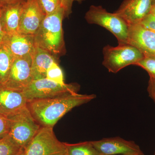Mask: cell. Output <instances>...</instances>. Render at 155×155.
<instances>
[{"label": "cell", "mask_w": 155, "mask_h": 155, "mask_svg": "<svg viewBox=\"0 0 155 155\" xmlns=\"http://www.w3.org/2000/svg\"><path fill=\"white\" fill-rule=\"evenodd\" d=\"M96 97V95L94 94L70 93L52 98L28 102L27 106L41 127L53 128L61 118L73 108L89 102Z\"/></svg>", "instance_id": "cell-1"}, {"label": "cell", "mask_w": 155, "mask_h": 155, "mask_svg": "<svg viewBox=\"0 0 155 155\" xmlns=\"http://www.w3.org/2000/svg\"><path fill=\"white\" fill-rule=\"evenodd\" d=\"M64 18L65 12L61 6L52 14L46 16L34 35L36 45L56 58L66 52L63 28Z\"/></svg>", "instance_id": "cell-2"}, {"label": "cell", "mask_w": 155, "mask_h": 155, "mask_svg": "<svg viewBox=\"0 0 155 155\" xmlns=\"http://www.w3.org/2000/svg\"><path fill=\"white\" fill-rule=\"evenodd\" d=\"M84 17L89 24L100 25L110 31L119 45L127 44L129 25L115 12L110 13L101 6L91 5Z\"/></svg>", "instance_id": "cell-3"}, {"label": "cell", "mask_w": 155, "mask_h": 155, "mask_svg": "<svg viewBox=\"0 0 155 155\" xmlns=\"http://www.w3.org/2000/svg\"><path fill=\"white\" fill-rule=\"evenodd\" d=\"M8 117L11 121L8 135L24 150L41 126L34 118L27 106Z\"/></svg>", "instance_id": "cell-4"}, {"label": "cell", "mask_w": 155, "mask_h": 155, "mask_svg": "<svg viewBox=\"0 0 155 155\" xmlns=\"http://www.w3.org/2000/svg\"><path fill=\"white\" fill-rule=\"evenodd\" d=\"M103 65L109 72L116 73L130 65H135L144 58L136 48L129 44L113 47L105 46L103 49Z\"/></svg>", "instance_id": "cell-5"}, {"label": "cell", "mask_w": 155, "mask_h": 155, "mask_svg": "<svg viewBox=\"0 0 155 155\" xmlns=\"http://www.w3.org/2000/svg\"><path fill=\"white\" fill-rule=\"evenodd\" d=\"M80 86L77 83L61 84L47 78L33 80L23 91L28 102L39 99L52 98L70 93H78Z\"/></svg>", "instance_id": "cell-6"}, {"label": "cell", "mask_w": 155, "mask_h": 155, "mask_svg": "<svg viewBox=\"0 0 155 155\" xmlns=\"http://www.w3.org/2000/svg\"><path fill=\"white\" fill-rule=\"evenodd\" d=\"M24 155H67L65 143L59 141L53 127H41L24 151Z\"/></svg>", "instance_id": "cell-7"}, {"label": "cell", "mask_w": 155, "mask_h": 155, "mask_svg": "<svg viewBox=\"0 0 155 155\" xmlns=\"http://www.w3.org/2000/svg\"><path fill=\"white\" fill-rule=\"evenodd\" d=\"M31 56L16 58L5 83L2 85L22 91L33 80L31 73Z\"/></svg>", "instance_id": "cell-8"}, {"label": "cell", "mask_w": 155, "mask_h": 155, "mask_svg": "<svg viewBox=\"0 0 155 155\" xmlns=\"http://www.w3.org/2000/svg\"><path fill=\"white\" fill-rule=\"evenodd\" d=\"M45 17L38 0H26L22 8L19 33L35 35Z\"/></svg>", "instance_id": "cell-9"}, {"label": "cell", "mask_w": 155, "mask_h": 155, "mask_svg": "<svg viewBox=\"0 0 155 155\" xmlns=\"http://www.w3.org/2000/svg\"><path fill=\"white\" fill-rule=\"evenodd\" d=\"M92 144L104 155H145L134 142L116 137L91 141Z\"/></svg>", "instance_id": "cell-10"}, {"label": "cell", "mask_w": 155, "mask_h": 155, "mask_svg": "<svg viewBox=\"0 0 155 155\" xmlns=\"http://www.w3.org/2000/svg\"><path fill=\"white\" fill-rule=\"evenodd\" d=\"M127 44L136 48L145 57L155 58V32L140 23L129 25Z\"/></svg>", "instance_id": "cell-11"}, {"label": "cell", "mask_w": 155, "mask_h": 155, "mask_svg": "<svg viewBox=\"0 0 155 155\" xmlns=\"http://www.w3.org/2000/svg\"><path fill=\"white\" fill-rule=\"evenodd\" d=\"M155 0H124L115 12L128 25L137 24L151 14Z\"/></svg>", "instance_id": "cell-12"}, {"label": "cell", "mask_w": 155, "mask_h": 155, "mask_svg": "<svg viewBox=\"0 0 155 155\" xmlns=\"http://www.w3.org/2000/svg\"><path fill=\"white\" fill-rule=\"evenodd\" d=\"M27 101L23 91L0 84V111L8 117L26 107Z\"/></svg>", "instance_id": "cell-13"}, {"label": "cell", "mask_w": 155, "mask_h": 155, "mask_svg": "<svg viewBox=\"0 0 155 155\" xmlns=\"http://www.w3.org/2000/svg\"><path fill=\"white\" fill-rule=\"evenodd\" d=\"M4 44L15 58L31 56L36 47L34 35L19 33L7 35Z\"/></svg>", "instance_id": "cell-14"}, {"label": "cell", "mask_w": 155, "mask_h": 155, "mask_svg": "<svg viewBox=\"0 0 155 155\" xmlns=\"http://www.w3.org/2000/svg\"><path fill=\"white\" fill-rule=\"evenodd\" d=\"M24 2L10 5L0 9L1 22L6 34L19 33L20 19Z\"/></svg>", "instance_id": "cell-15"}, {"label": "cell", "mask_w": 155, "mask_h": 155, "mask_svg": "<svg viewBox=\"0 0 155 155\" xmlns=\"http://www.w3.org/2000/svg\"><path fill=\"white\" fill-rule=\"evenodd\" d=\"M54 56L41 48L36 45L31 55V73L33 80L45 78L48 68L54 61Z\"/></svg>", "instance_id": "cell-16"}, {"label": "cell", "mask_w": 155, "mask_h": 155, "mask_svg": "<svg viewBox=\"0 0 155 155\" xmlns=\"http://www.w3.org/2000/svg\"><path fill=\"white\" fill-rule=\"evenodd\" d=\"M15 59L5 45H0V84L5 83Z\"/></svg>", "instance_id": "cell-17"}, {"label": "cell", "mask_w": 155, "mask_h": 155, "mask_svg": "<svg viewBox=\"0 0 155 155\" xmlns=\"http://www.w3.org/2000/svg\"><path fill=\"white\" fill-rule=\"evenodd\" d=\"M67 155H104L95 148L91 141L76 143H65Z\"/></svg>", "instance_id": "cell-18"}, {"label": "cell", "mask_w": 155, "mask_h": 155, "mask_svg": "<svg viewBox=\"0 0 155 155\" xmlns=\"http://www.w3.org/2000/svg\"><path fill=\"white\" fill-rule=\"evenodd\" d=\"M22 150L8 134L0 139V155H16Z\"/></svg>", "instance_id": "cell-19"}, {"label": "cell", "mask_w": 155, "mask_h": 155, "mask_svg": "<svg viewBox=\"0 0 155 155\" xmlns=\"http://www.w3.org/2000/svg\"><path fill=\"white\" fill-rule=\"evenodd\" d=\"M46 78L61 84H65L63 70L58 65V61H54L48 68Z\"/></svg>", "instance_id": "cell-20"}, {"label": "cell", "mask_w": 155, "mask_h": 155, "mask_svg": "<svg viewBox=\"0 0 155 155\" xmlns=\"http://www.w3.org/2000/svg\"><path fill=\"white\" fill-rule=\"evenodd\" d=\"M135 66L143 68L148 73L150 76L155 77V58L145 57L136 64Z\"/></svg>", "instance_id": "cell-21"}, {"label": "cell", "mask_w": 155, "mask_h": 155, "mask_svg": "<svg viewBox=\"0 0 155 155\" xmlns=\"http://www.w3.org/2000/svg\"><path fill=\"white\" fill-rule=\"evenodd\" d=\"M46 16L54 12L61 6V0H38Z\"/></svg>", "instance_id": "cell-22"}, {"label": "cell", "mask_w": 155, "mask_h": 155, "mask_svg": "<svg viewBox=\"0 0 155 155\" xmlns=\"http://www.w3.org/2000/svg\"><path fill=\"white\" fill-rule=\"evenodd\" d=\"M10 126L11 121L9 117L0 111V139L8 134Z\"/></svg>", "instance_id": "cell-23"}, {"label": "cell", "mask_w": 155, "mask_h": 155, "mask_svg": "<svg viewBox=\"0 0 155 155\" xmlns=\"http://www.w3.org/2000/svg\"><path fill=\"white\" fill-rule=\"evenodd\" d=\"M85 0H61V6L64 8L65 12V18L69 17L72 13L73 3L77 2L81 3Z\"/></svg>", "instance_id": "cell-24"}, {"label": "cell", "mask_w": 155, "mask_h": 155, "mask_svg": "<svg viewBox=\"0 0 155 155\" xmlns=\"http://www.w3.org/2000/svg\"><path fill=\"white\" fill-rule=\"evenodd\" d=\"M139 23L155 32V17L152 14L148 15Z\"/></svg>", "instance_id": "cell-25"}, {"label": "cell", "mask_w": 155, "mask_h": 155, "mask_svg": "<svg viewBox=\"0 0 155 155\" xmlns=\"http://www.w3.org/2000/svg\"><path fill=\"white\" fill-rule=\"evenodd\" d=\"M147 91L149 96L154 101H155V77L150 76Z\"/></svg>", "instance_id": "cell-26"}, {"label": "cell", "mask_w": 155, "mask_h": 155, "mask_svg": "<svg viewBox=\"0 0 155 155\" xmlns=\"http://www.w3.org/2000/svg\"><path fill=\"white\" fill-rule=\"evenodd\" d=\"M26 0H0V8L10 5L24 2Z\"/></svg>", "instance_id": "cell-27"}, {"label": "cell", "mask_w": 155, "mask_h": 155, "mask_svg": "<svg viewBox=\"0 0 155 155\" xmlns=\"http://www.w3.org/2000/svg\"><path fill=\"white\" fill-rule=\"evenodd\" d=\"M1 9V8H0ZM7 34L3 29L2 22H1V15H0V45H2L5 43V39Z\"/></svg>", "instance_id": "cell-28"}, {"label": "cell", "mask_w": 155, "mask_h": 155, "mask_svg": "<svg viewBox=\"0 0 155 155\" xmlns=\"http://www.w3.org/2000/svg\"><path fill=\"white\" fill-rule=\"evenodd\" d=\"M151 14H152L153 16H154L155 17V4L153 7L152 10L151 12Z\"/></svg>", "instance_id": "cell-29"}, {"label": "cell", "mask_w": 155, "mask_h": 155, "mask_svg": "<svg viewBox=\"0 0 155 155\" xmlns=\"http://www.w3.org/2000/svg\"><path fill=\"white\" fill-rule=\"evenodd\" d=\"M24 150H22L21 151V152H20L19 153L17 154L16 155H24Z\"/></svg>", "instance_id": "cell-30"}, {"label": "cell", "mask_w": 155, "mask_h": 155, "mask_svg": "<svg viewBox=\"0 0 155 155\" xmlns=\"http://www.w3.org/2000/svg\"><path fill=\"white\" fill-rule=\"evenodd\" d=\"M153 155H155V150L154 151V153Z\"/></svg>", "instance_id": "cell-31"}, {"label": "cell", "mask_w": 155, "mask_h": 155, "mask_svg": "<svg viewBox=\"0 0 155 155\" xmlns=\"http://www.w3.org/2000/svg\"></svg>", "instance_id": "cell-32"}, {"label": "cell", "mask_w": 155, "mask_h": 155, "mask_svg": "<svg viewBox=\"0 0 155 155\" xmlns=\"http://www.w3.org/2000/svg\"><path fill=\"white\" fill-rule=\"evenodd\" d=\"M154 102H155V101H154Z\"/></svg>", "instance_id": "cell-33"}, {"label": "cell", "mask_w": 155, "mask_h": 155, "mask_svg": "<svg viewBox=\"0 0 155 155\" xmlns=\"http://www.w3.org/2000/svg\"></svg>", "instance_id": "cell-34"}]
</instances>
